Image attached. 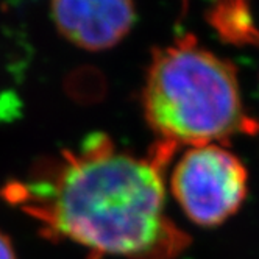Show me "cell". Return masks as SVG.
<instances>
[{
    "instance_id": "obj_3",
    "label": "cell",
    "mask_w": 259,
    "mask_h": 259,
    "mask_svg": "<svg viewBox=\"0 0 259 259\" xmlns=\"http://www.w3.org/2000/svg\"><path fill=\"white\" fill-rule=\"evenodd\" d=\"M170 186L178 205L194 224L217 227L244 203L247 170L224 147L194 145L178 159Z\"/></svg>"
},
{
    "instance_id": "obj_5",
    "label": "cell",
    "mask_w": 259,
    "mask_h": 259,
    "mask_svg": "<svg viewBox=\"0 0 259 259\" xmlns=\"http://www.w3.org/2000/svg\"><path fill=\"white\" fill-rule=\"evenodd\" d=\"M208 19L224 41L234 46H259L250 0H214Z\"/></svg>"
},
{
    "instance_id": "obj_1",
    "label": "cell",
    "mask_w": 259,
    "mask_h": 259,
    "mask_svg": "<svg viewBox=\"0 0 259 259\" xmlns=\"http://www.w3.org/2000/svg\"><path fill=\"white\" fill-rule=\"evenodd\" d=\"M155 153L142 159L114 149L103 135L89 136L78 150H63L10 180L0 198L39 224L41 233L66 239L94 254L130 259H172L188 237L164 214L161 167Z\"/></svg>"
},
{
    "instance_id": "obj_6",
    "label": "cell",
    "mask_w": 259,
    "mask_h": 259,
    "mask_svg": "<svg viewBox=\"0 0 259 259\" xmlns=\"http://www.w3.org/2000/svg\"><path fill=\"white\" fill-rule=\"evenodd\" d=\"M0 259H16L11 239L2 231H0Z\"/></svg>"
},
{
    "instance_id": "obj_2",
    "label": "cell",
    "mask_w": 259,
    "mask_h": 259,
    "mask_svg": "<svg viewBox=\"0 0 259 259\" xmlns=\"http://www.w3.org/2000/svg\"><path fill=\"white\" fill-rule=\"evenodd\" d=\"M142 108L147 123L172 149L257 130L244 111L234 66L203 49L192 34L153 50Z\"/></svg>"
},
{
    "instance_id": "obj_7",
    "label": "cell",
    "mask_w": 259,
    "mask_h": 259,
    "mask_svg": "<svg viewBox=\"0 0 259 259\" xmlns=\"http://www.w3.org/2000/svg\"><path fill=\"white\" fill-rule=\"evenodd\" d=\"M181 2H183V14H184V11L188 8V0H181Z\"/></svg>"
},
{
    "instance_id": "obj_4",
    "label": "cell",
    "mask_w": 259,
    "mask_h": 259,
    "mask_svg": "<svg viewBox=\"0 0 259 259\" xmlns=\"http://www.w3.org/2000/svg\"><path fill=\"white\" fill-rule=\"evenodd\" d=\"M50 11L64 38L91 52L119 44L136 19L133 0H52Z\"/></svg>"
}]
</instances>
